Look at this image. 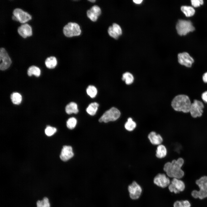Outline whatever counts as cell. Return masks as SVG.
Masks as SVG:
<instances>
[{
  "mask_svg": "<svg viewBox=\"0 0 207 207\" xmlns=\"http://www.w3.org/2000/svg\"><path fill=\"white\" fill-rule=\"evenodd\" d=\"M184 163L183 159L179 158L177 160H174L171 162L166 163L163 170L168 177L180 179L184 175V172L181 168Z\"/></svg>",
  "mask_w": 207,
  "mask_h": 207,
  "instance_id": "obj_1",
  "label": "cell"
},
{
  "mask_svg": "<svg viewBox=\"0 0 207 207\" xmlns=\"http://www.w3.org/2000/svg\"><path fill=\"white\" fill-rule=\"evenodd\" d=\"M191 103L187 95H179L176 96L172 101L171 105L175 111L184 113L189 112Z\"/></svg>",
  "mask_w": 207,
  "mask_h": 207,
  "instance_id": "obj_2",
  "label": "cell"
},
{
  "mask_svg": "<svg viewBox=\"0 0 207 207\" xmlns=\"http://www.w3.org/2000/svg\"><path fill=\"white\" fill-rule=\"evenodd\" d=\"M176 29L178 34L183 36L186 35L190 32L193 31L195 28L190 21L180 19L177 24Z\"/></svg>",
  "mask_w": 207,
  "mask_h": 207,
  "instance_id": "obj_3",
  "label": "cell"
},
{
  "mask_svg": "<svg viewBox=\"0 0 207 207\" xmlns=\"http://www.w3.org/2000/svg\"><path fill=\"white\" fill-rule=\"evenodd\" d=\"M120 112L117 108L112 107L106 111L99 120L100 122L107 123L117 120L120 117Z\"/></svg>",
  "mask_w": 207,
  "mask_h": 207,
  "instance_id": "obj_4",
  "label": "cell"
},
{
  "mask_svg": "<svg viewBox=\"0 0 207 207\" xmlns=\"http://www.w3.org/2000/svg\"><path fill=\"white\" fill-rule=\"evenodd\" d=\"M81 31L79 25L75 22H69L63 28V32L67 37H72L80 35Z\"/></svg>",
  "mask_w": 207,
  "mask_h": 207,
  "instance_id": "obj_5",
  "label": "cell"
},
{
  "mask_svg": "<svg viewBox=\"0 0 207 207\" xmlns=\"http://www.w3.org/2000/svg\"><path fill=\"white\" fill-rule=\"evenodd\" d=\"M204 106L202 102L195 99L191 103L189 112L191 116L194 118L200 117L202 115Z\"/></svg>",
  "mask_w": 207,
  "mask_h": 207,
  "instance_id": "obj_6",
  "label": "cell"
},
{
  "mask_svg": "<svg viewBox=\"0 0 207 207\" xmlns=\"http://www.w3.org/2000/svg\"><path fill=\"white\" fill-rule=\"evenodd\" d=\"M12 61L7 52L3 47L0 48V69L4 70L10 66Z\"/></svg>",
  "mask_w": 207,
  "mask_h": 207,
  "instance_id": "obj_7",
  "label": "cell"
},
{
  "mask_svg": "<svg viewBox=\"0 0 207 207\" xmlns=\"http://www.w3.org/2000/svg\"><path fill=\"white\" fill-rule=\"evenodd\" d=\"M128 190L130 197L133 200L138 199L142 191L141 187L135 181H133L129 185Z\"/></svg>",
  "mask_w": 207,
  "mask_h": 207,
  "instance_id": "obj_8",
  "label": "cell"
},
{
  "mask_svg": "<svg viewBox=\"0 0 207 207\" xmlns=\"http://www.w3.org/2000/svg\"><path fill=\"white\" fill-rule=\"evenodd\" d=\"M13 14L16 17L17 21L21 23H24L32 18L30 14L20 8L14 9L13 11Z\"/></svg>",
  "mask_w": 207,
  "mask_h": 207,
  "instance_id": "obj_9",
  "label": "cell"
},
{
  "mask_svg": "<svg viewBox=\"0 0 207 207\" xmlns=\"http://www.w3.org/2000/svg\"><path fill=\"white\" fill-rule=\"evenodd\" d=\"M185 188L184 182L179 179L174 178L168 186V189L170 192L175 193L183 191Z\"/></svg>",
  "mask_w": 207,
  "mask_h": 207,
  "instance_id": "obj_10",
  "label": "cell"
},
{
  "mask_svg": "<svg viewBox=\"0 0 207 207\" xmlns=\"http://www.w3.org/2000/svg\"><path fill=\"white\" fill-rule=\"evenodd\" d=\"M178 59V62L180 64L188 68L191 67L194 62L193 58L186 52L179 53Z\"/></svg>",
  "mask_w": 207,
  "mask_h": 207,
  "instance_id": "obj_11",
  "label": "cell"
},
{
  "mask_svg": "<svg viewBox=\"0 0 207 207\" xmlns=\"http://www.w3.org/2000/svg\"><path fill=\"white\" fill-rule=\"evenodd\" d=\"M153 181L157 186L163 188L169 186L170 183L169 179L163 173H158L156 175Z\"/></svg>",
  "mask_w": 207,
  "mask_h": 207,
  "instance_id": "obj_12",
  "label": "cell"
},
{
  "mask_svg": "<svg viewBox=\"0 0 207 207\" xmlns=\"http://www.w3.org/2000/svg\"><path fill=\"white\" fill-rule=\"evenodd\" d=\"M101 13L100 8L97 5H93L87 12V17L93 22L97 21Z\"/></svg>",
  "mask_w": 207,
  "mask_h": 207,
  "instance_id": "obj_13",
  "label": "cell"
},
{
  "mask_svg": "<svg viewBox=\"0 0 207 207\" xmlns=\"http://www.w3.org/2000/svg\"><path fill=\"white\" fill-rule=\"evenodd\" d=\"M18 34L24 38L32 35V29L30 26L26 23H23L19 26L17 29Z\"/></svg>",
  "mask_w": 207,
  "mask_h": 207,
  "instance_id": "obj_14",
  "label": "cell"
},
{
  "mask_svg": "<svg viewBox=\"0 0 207 207\" xmlns=\"http://www.w3.org/2000/svg\"><path fill=\"white\" fill-rule=\"evenodd\" d=\"M74 155L72 147L65 145L62 149L60 157L62 160L66 161L72 158Z\"/></svg>",
  "mask_w": 207,
  "mask_h": 207,
  "instance_id": "obj_15",
  "label": "cell"
},
{
  "mask_svg": "<svg viewBox=\"0 0 207 207\" xmlns=\"http://www.w3.org/2000/svg\"><path fill=\"white\" fill-rule=\"evenodd\" d=\"M148 138L150 143L153 145H158L161 144L163 140L160 135L153 131L149 133Z\"/></svg>",
  "mask_w": 207,
  "mask_h": 207,
  "instance_id": "obj_16",
  "label": "cell"
},
{
  "mask_svg": "<svg viewBox=\"0 0 207 207\" xmlns=\"http://www.w3.org/2000/svg\"><path fill=\"white\" fill-rule=\"evenodd\" d=\"M196 183L199 188V191L207 193V176H203L197 180Z\"/></svg>",
  "mask_w": 207,
  "mask_h": 207,
  "instance_id": "obj_17",
  "label": "cell"
},
{
  "mask_svg": "<svg viewBox=\"0 0 207 207\" xmlns=\"http://www.w3.org/2000/svg\"><path fill=\"white\" fill-rule=\"evenodd\" d=\"M167 153V149L165 146L163 145H158L156 151V156L159 158H162L165 157Z\"/></svg>",
  "mask_w": 207,
  "mask_h": 207,
  "instance_id": "obj_18",
  "label": "cell"
},
{
  "mask_svg": "<svg viewBox=\"0 0 207 207\" xmlns=\"http://www.w3.org/2000/svg\"><path fill=\"white\" fill-rule=\"evenodd\" d=\"M65 111L66 113L69 114L72 113L77 114L78 112L77 104L73 102L69 103L65 107Z\"/></svg>",
  "mask_w": 207,
  "mask_h": 207,
  "instance_id": "obj_19",
  "label": "cell"
},
{
  "mask_svg": "<svg viewBox=\"0 0 207 207\" xmlns=\"http://www.w3.org/2000/svg\"><path fill=\"white\" fill-rule=\"evenodd\" d=\"M57 64V59L55 57L51 56L47 57L45 60V64L46 66L49 69L54 68Z\"/></svg>",
  "mask_w": 207,
  "mask_h": 207,
  "instance_id": "obj_20",
  "label": "cell"
},
{
  "mask_svg": "<svg viewBox=\"0 0 207 207\" xmlns=\"http://www.w3.org/2000/svg\"><path fill=\"white\" fill-rule=\"evenodd\" d=\"M99 105L97 103L94 102L90 103L86 109L87 112L90 115L93 116L96 113Z\"/></svg>",
  "mask_w": 207,
  "mask_h": 207,
  "instance_id": "obj_21",
  "label": "cell"
},
{
  "mask_svg": "<svg viewBox=\"0 0 207 207\" xmlns=\"http://www.w3.org/2000/svg\"><path fill=\"white\" fill-rule=\"evenodd\" d=\"M181 9L187 17L192 16L194 14L195 12L194 9L190 6H183L181 7Z\"/></svg>",
  "mask_w": 207,
  "mask_h": 207,
  "instance_id": "obj_22",
  "label": "cell"
},
{
  "mask_svg": "<svg viewBox=\"0 0 207 207\" xmlns=\"http://www.w3.org/2000/svg\"><path fill=\"white\" fill-rule=\"evenodd\" d=\"M136 123L132 118L129 117L127 119V121L124 124L125 129L128 131H133L136 127Z\"/></svg>",
  "mask_w": 207,
  "mask_h": 207,
  "instance_id": "obj_23",
  "label": "cell"
},
{
  "mask_svg": "<svg viewBox=\"0 0 207 207\" xmlns=\"http://www.w3.org/2000/svg\"><path fill=\"white\" fill-rule=\"evenodd\" d=\"M41 73V71L39 68L34 66H30L28 70L27 74L29 76L33 75L39 77L40 76Z\"/></svg>",
  "mask_w": 207,
  "mask_h": 207,
  "instance_id": "obj_24",
  "label": "cell"
},
{
  "mask_svg": "<svg viewBox=\"0 0 207 207\" xmlns=\"http://www.w3.org/2000/svg\"><path fill=\"white\" fill-rule=\"evenodd\" d=\"M10 98L12 102L16 105L19 104L21 103L22 99L21 95L17 92L12 93Z\"/></svg>",
  "mask_w": 207,
  "mask_h": 207,
  "instance_id": "obj_25",
  "label": "cell"
},
{
  "mask_svg": "<svg viewBox=\"0 0 207 207\" xmlns=\"http://www.w3.org/2000/svg\"><path fill=\"white\" fill-rule=\"evenodd\" d=\"M122 79L125 81V83L127 85H130L133 83L134 77L131 73L126 72L123 74Z\"/></svg>",
  "mask_w": 207,
  "mask_h": 207,
  "instance_id": "obj_26",
  "label": "cell"
},
{
  "mask_svg": "<svg viewBox=\"0 0 207 207\" xmlns=\"http://www.w3.org/2000/svg\"><path fill=\"white\" fill-rule=\"evenodd\" d=\"M97 92L96 87L92 85L89 86L86 89L87 95L91 98H93L96 96Z\"/></svg>",
  "mask_w": 207,
  "mask_h": 207,
  "instance_id": "obj_27",
  "label": "cell"
},
{
  "mask_svg": "<svg viewBox=\"0 0 207 207\" xmlns=\"http://www.w3.org/2000/svg\"><path fill=\"white\" fill-rule=\"evenodd\" d=\"M37 207H50L48 199L46 197L41 200H38L37 202Z\"/></svg>",
  "mask_w": 207,
  "mask_h": 207,
  "instance_id": "obj_28",
  "label": "cell"
},
{
  "mask_svg": "<svg viewBox=\"0 0 207 207\" xmlns=\"http://www.w3.org/2000/svg\"><path fill=\"white\" fill-rule=\"evenodd\" d=\"M77 123L76 119L74 117L69 118L66 122L67 127L71 129H74Z\"/></svg>",
  "mask_w": 207,
  "mask_h": 207,
  "instance_id": "obj_29",
  "label": "cell"
},
{
  "mask_svg": "<svg viewBox=\"0 0 207 207\" xmlns=\"http://www.w3.org/2000/svg\"><path fill=\"white\" fill-rule=\"evenodd\" d=\"M56 128L52 126H48L45 130V133L48 136H51L56 132Z\"/></svg>",
  "mask_w": 207,
  "mask_h": 207,
  "instance_id": "obj_30",
  "label": "cell"
},
{
  "mask_svg": "<svg viewBox=\"0 0 207 207\" xmlns=\"http://www.w3.org/2000/svg\"><path fill=\"white\" fill-rule=\"evenodd\" d=\"M108 32L110 37L115 39H117L119 36L114 30L112 26L109 27L108 29Z\"/></svg>",
  "mask_w": 207,
  "mask_h": 207,
  "instance_id": "obj_31",
  "label": "cell"
},
{
  "mask_svg": "<svg viewBox=\"0 0 207 207\" xmlns=\"http://www.w3.org/2000/svg\"><path fill=\"white\" fill-rule=\"evenodd\" d=\"M112 26L114 30L119 36L122 34V30L119 25L116 23H114L112 24Z\"/></svg>",
  "mask_w": 207,
  "mask_h": 207,
  "instance_id": "obj_32",
  "label": "cell"
},
{
  "mask_svg": "<svg viewBox=\"0 0 207 207\" xmlns=\"http://www.w3.org/2000/svg\"><path fill=\"white\" fill-rule=\"evenodd\" d=\"M191 2L192 5L195 7H199L204 3V1L202 0H191Z\"/></svg>",
  "mask_w": 207,
  "mask_h": 207,
  "instance_id": "obj_33",
  "label": "cell"
},
{
  "mask_svg": "<svg viewBox=\"0 0 207 207\" xmlns=\"http://www.w3.org/2000/svg\"><path fill=\"white\" fill-rule=\"evenodd\" d=\"M174 207H185L182 201H177L174 203Z\"/></svg>",
  "mask_w": 207,
  "mask_h": 207,
  "instance_id": "obj_34",
  "label": "cell"
},
{
  "mask_svg": "<svg viewBox=\"0 0 207 207\" xmlns=\"http://www.w3.org/2000/svg\"><path fill=\"white\" fill-rule=\"evenodd\" d=\"M201 97L203 101L207 103V91L204 92L202 93Z\"/></svg>",
  "mask_w": 207,
  "mask_h": 207,
  "instance_id": "obj_35",
  "label": "cell"
},
{
  "mask_svg": "<svg viewBox=\"0 0 207 207\" xmlns=\"http://www.w3.org/2000/svg\"><path fill=\"white\" fill-rule=\"evenodd\" d=\"M182 201L185 207H190L191 204L189 201L187 200Z\"/></svg>",
  "mask_w": 207,
  "mask_h": 207,
  "instance_id": "obj_36",
  "label": "cell"
},
{
  "mask_svg": "<svg viewBox=\"0 0 207 207\" xmlns=\"http://www.w3.org/2000/svg\"><path fill=\"white\" fill-rule=\"evenodd\" d=\"M202 79L205 83H207V72L204 73L203 75Z\"/></svg>",
  "mask_w": 207,
  "mask_h": 207,
  "instance_id": "obj_37",
  "label": "cell"
},
{
  "mask_svg": "<svg viewBox=\"0 0 207 207\" xmlns=\"http://www.w3.org/2000/svg\"><path fill=\"white\" fill-rule=\"evenodd\" d=\"M143 1L142 0H134L133 1L136 4H140Z\"/></svg>",
  "mask_w": 207,
  "mask_h": 207,
  "instance_id": "obj_38",
  "label": "cell"
},
{
  "mask_svg": "<svg viewBox=\"0 0 207 207\" xmlns=\"http://www.w3.org/2000/svg\"><path fill=\"white\" fill-rule=\"evenodd\" d=\"M88 1L91 2H95L96 1L95 0H88Z\"/></svg>",
  "mask_w": 207,
  "mask_h": 207,
  "instance_id": "obj_39",
  "label": "cell"
}]
</instances>
